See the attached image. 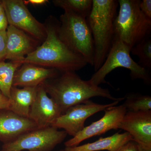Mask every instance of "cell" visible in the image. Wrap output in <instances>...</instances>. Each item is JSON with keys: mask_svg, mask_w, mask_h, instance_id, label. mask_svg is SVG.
I'll return each instance as SVG.
<instances>
[{"mask_svg": "<svg viewBox=\"0 0 151 151\" xmlns=\"http://www.w3.org/2000/svg\"><path fill=\"white\" fill-rule=\"evenodd\" d=\"M127 111L123 105L107 108L101 119L85 127L75 137L65 142V147L78 146L81 142L94 136L103 134L111 130L118 129Z\"/></svg>", "mask_w": 151, "mask_h": 151, "instance_id": "cell-10", "label": "cell"}, {"mask_svg": "<svg viewBox=\"0 0 151 151\" xmlns=\"http://www.w3.org/2000/svg\"><path fill=\"white\" fill-rule=\"evenodd\" d=\"M61 72L29 63H23L14 75L13 86L37 87L47 80L55 78Z\"/></svg>", "mask_w": 151, "mask_h": 151, "instance_id": "cell-15", "label": "cell"}, {"mask_svg": "<svg viewBox=\"0 0 151 151\" xmlns=\"http://www.w3.org/2000/svg\"><path fill=\"white\" fill-rule=\"evenodd\" d=\"M9 99L0 93V110L9 109Z\"/></svg>", "mask_w": 151, "mask_h": 151, "instance_id": "cell-26", "label": "cell"}, {"mask_svg": "<svg viewBox=\"0 0 151 151\" xmlns=\"http://www.w3.org/2000/svg\"><path fill=\"white\" fill-rule=\"evenodd\" d=\"M124 107L127 111H150L151 97L137 93H129L125 96Z\"/></svg>", "mask_w": 151, "mask_h": 151, "instance_id": "cell-20", "label": "cell"}, {"mask_svg": "<svg viewBox=\"0 0 151 151\" xmlns=\"http://www.w3.org/2000/svg\"><path fill=\"white\" fill-rule=\"evenodd\" d=\"M116 151H141V149L137 143L132 140L123 145Z\"/></svg>", "mask_w": 151, "mask_h": 151, "instance_id": "cell-24", "label": "cell"}, {"mask_svg": "<svg viewBox=\"0 0 151 151\" xmlns=\"http://www.w3.org/2000/svg\"><path fill=\"white\" fill-rule=\"evenodd\" d=\"M131 49L122 41L113 39L112 46L103 65L92 75L89 79L95 86L106 83L105 77L118 68H124L130 70L133 80L142 79L147 84L151 82L148 70L135 62L130 55Z\"/></svg>", "mask_w": 151, "mask_h": 151, "instance_id": "cell-6", "label": "cell"}, {"mask_svg": "<svg viewBox=\"0 0 151 151\" xmlns=\"http://www.w3.org/2000/svg\"><path fill=\"white\" fill-rule=\"evenodd\" d=\"M119 101H113L107 104H100L88 100L74 105L60 115L52 123L50 127L63 129L73 137L84 129L86 119L95 113L104 111L109 107L116 106Z\"/></svg>", "mask_w": 151, "mask_h": 151, "instance_id": "cell-8", "label": "cell"}, {"mask_svg": "<svg viewBox=\"0 0 151 151\" xmlns=\"http://www.w3.org/2000/svg\"><path fill=\"white\" fill-rule=\"evenodd\" d=\"M139 8L141 12L146 17L151 19V0H142L140 1Z\"/></svg>", "mask_w": 151, "mask_h": 151, "instance_id": "cell-23", "label": "cell"}, {"mask_svg": "<svg viewBox=\"0 0 151 151\" xmlns=\"http://www.w3.org/2000/svg\"><path fill=\"white\" fill-rule=\"evenodd\" d=\"M46 31L45 40L32 53L28 55L22 63H29L60 72L75 71L87 65L80 55L73 52L60 38L59 20L50 16L44 23Z\"/></svg>", "mask_w": 151, "mask_h": 151, "instance_id": "cell-1", "label": "cell"}, {"mask_svg": "<svg viewBox=\"0 0 151 151\" xmlns=\"http://www.w3.org/2000/svg\"><path fill=\"white\" fill-rule=\"evenodd\" d=\"M5 59L21 62L41 44L22 30L9 25L6 31Z\"/></svg>", "mask_w": 151, "mask_h": 151, "instance_id": "cell-13", "label": "cell"}, {"mask_svg": "<svg viewBox=\"0 0 151 151\" xmlns=\"http://www.w3.org/2000/svg\"><path fill=\"white\" fill-rule=\"evenodd\" d=\"M141 151H142V150H141Z\"/></svg>", "mask_w": 151, "mask_h": 151, "instance_id": "cell-30", "label": "cell"}, {"mask_svg": "<svg viewBox=\"0 0 151 151\" xmlns=\"http://www.w3.org/2000/svg\"><path fill=\"white\" fill-rule=\"evenodd\" d=\"M59 151H64V150H59Z\"/></svg>", "mask_w": 151, "mask_h": 151, "instance_id": "cell-29", "label": "cell"}, {"mask_svg": "<svg viewBox=\"0 0 151 151\" xmlns=\"http://www.w3.org/2000/svg\"><path fill=\"white\" fill-rule=\"evenodd\" d=\"M67 134L52 127L29 131L10 142L0 151H51L65 139Z\"/></svg>", "mask_w": 151, "mask_h": 151, "instance_id": "cell-7", "label": "cell"}, {"mask_svg": "<svg viewBox=\"0 0 151 151\" xmlns=\"http://www.w3.org/2000/svg\"><path fill=\"white\" fill-rule=\"evenodd\" d=\"M22 64L18 61L0 62V93L9 99L14 73Z\"/></svg>", "mask_w": 151, "mask_h": 151, "instance_id": "cell-18", "label": "cell"}, {"mask_svg": "<svg viewBox=\"0 0 151 151\" xmlns=\"http://www.w3.org/2000/svg\"><path fill=\"white\" fill-rule=\"evenodd\" d=\"M4 11L9 25L22 30L41 43L45 40L46 31L44 24L30 12L22 0H3Z\"/></svg>", "mask_w": 151, "mask_h": 151, "instance_id": "cell-9", "label": "cell"}, {"mask_svg": "<svg viewBox=\"0 0 151 151\" xmlns=\"http://www.w3.org/2000/svg\"><path fill=\"white\" fill-rule=\"evenodd\" d=\"M140 0H119V13L114 22V38L132 49L135 45L150 37L151 19L139 8Z\"/></svg>", "mask_w": 151, "mask_h": 151, "instance_id": "cell-4", "label": "cell"}, {"mask_svg": "<svg viewBox=\"0 0 151 151\" xmlns=\"http://www.w3.org/2000/svg\"><path fill=\"white\" fill-rule=\"evenodd\" d=\"M0 32V62L5 60L6 50V32Z\"/></svg>", "mask_w": 151, "mask_h": 151, "instance_id": "cell-22", "label": "cell"}, {"mask_svg": "<svg viewBox=\"0 0 151 151\" xmlns=\"http://www.w3.org/2000/svg\"><path fill=\"white\" fill-rule=\"evenodd\" d=\"M61 114L58 105L48 96L42 84L38 86L35 100L30 108L29 118L41 129L50 127Z\"/></svg>", "mask_w": 151, "mask_h": 151, "instance_id": "cell-12", "label": "cell"}, {"mask_svg": "<svg viewBox=\"0 0 151 151\" xmlns=\"http://www.w3.org/2000/svg\"><path fill=\"white\" fill-rule=\"evenodd\" d=\"M25 4H31L34 6L42 5L45 4L46 3L48 2L47 0H27V1H24Z\"/></svg>", "mask_w": 151, "mask_h": 151, "instance_id": "cell-27", "label": "cell"}, {"mask_svg": "<svg viewBox=\"0 0 151 151\" xmlns=\"http://www.w3.org/2000/svg\"><path fill=\"white\" fill-rule=\"evenodd\" d=\"M134 55L139 58L138 64L147 70L151 69V39L150 37L135 45L131 50Z\"/></svg>", "mask_w": 151, "mask_h": 151, "instance_id": "cell-21", "label": "cell"}, {"mask_svg": "<svg viewBox=\"0 0 151 151\" xmlns=\"http://www.w3.org/2000/svg\"><path fill=\"white\" fill-rule=\"evenodd\" d=\"M119 129L129 133L141 150L151 151V110L127 111Z\"/></svg>", "mask_w": 151, "mask_h": 151, "instance_id": "cell-11", "label": "cell"}, {"mask_svg": "<svg viewBox=\"0 0 151 151\" xmlns=\"http://www.w3.org/2000/svg\"><path fill=\"white\" fill-rule=\"evenodd\" d=\"M52 2L54 6L64 11L73 12L86 18L89 15L92 5V0H54Z\"/></svg>", "mask_w": 151, "mask_h": 151, "instance_id": "cell-19", "label": "cell"}, {"mask_svg": "<svg viewBox=\"0 0 151 151\" xmlns=\"http://www.w3.org/2000/svg\"><path fill=\"white\" fill-rule=\"evenodd\" d=\"M118 5L116 0H92V9L86 20L94 41L95 71L103 65L112 46Z\"/></svg>", "mask_w": 151, "mask_h": 151, "instance_id": "cell-3", "label": "cell"}, {"mask_svg": "<svg viewBox=\"0 0 151 151\" xmlns=\"http://www.w3.org/2000/svg\"><path fill=\"white\" fill-rule=\"evenodd\" d=\"M42 85L48 96L58 105L62 114L70 107L92 97H102L119 102L125 99L124 97H113L108 89L95 86L89 80H83L75 71L61 72Z\"/></svg>", "mask_w": 151, "mask_h": 151, "instance_id": "cell-2", "label": "cell"}, {"mask_svg": "<svg viewBox=\"0 0 151 151\" xmlns=\"http://www.w3.org/2000/svg\"><path fill=\"white\" fill-rule=\"evenodd\" d=\"M58 33L63 42L73 52L80 55L93 66L94 44L86 18L70 11L60 17Z\"/></svg>", "mask_w": 151, "mask_h": 151, "instance_id": "cell-5", "label": "cell"}, {"mask_svg": "<svg viewBox=\"0 0 151 151\" xmlns=\"http://www.w3.org/2000/svg\"><path fill=\"white\" fill-rule=\"evenodd\" d=\"M8 26L7 19L4 12L0 14V32L6 30Z\"/></svg>", "mask_w": 151, "mask_h": 151, "instance_id": "cell-25", "label": "cell"}, {"mask_svg": "<svg viewBox=\"0 0 151 151\" xmlns=\"http://www.w3.org/2000/svg\"><path fill=\"white\" fill-rule=\"evenodd\" d=\"M37 129L36 124L29 118L19 116L9 109L0 110V141L4 144Z\"/></svg>", "mask_w": 151, "mask_h": 151, "instance_id": "cell-14", "label": "cell"}, {"mask_svg": "<svg viewBox=\"0 0 151 151\" xmlns=\"http://www.w3.org/2000/svg\"><path fill=\"white\" fill-rule=\"evenodd\" d=\"M4 12L2 1H0V14Z\"/></svg>", "mask_w": 151, "mask_h": 151, "instance_id": "cell-28", "label": "cell"}, {"mask_svg": "<svg viewBox=\"0 0 151 151\" xmlns=\"http://www.w3.org/2000/svg\"><path fill=\"white\" fill-rule=\"evenodd\" d=\"M37 87L19 88L12 86L9 109L19 116L29 118L30 108L35 100Z\"/></svg>", "mask_w": 151, "mask_h": 151, "instance_id": "cell-16", "label": "cell"}, {"mask_svg": "<svg viewBox=\"0 0 151 151\" xmlns=\"http://www.w3.org/2000/svg\"><path fill=\"white\" fill-rule=\"evenodd\" d=\"M133 140L128 132L120 134L119 132L106 137H100L97 141L81 146L65 147L64 151H116L123 145Z\"/></svg>", "mask_w": 151, "mask_h": 151, "instance_id": "cell-17", "label": "cell"}]
</instances>
